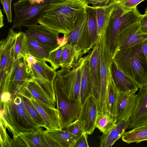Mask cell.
Returning a JSON list of instances; mask_svg holds the SVG:
<instances>
[{
  "mask_svg": "<svg viewBox=\"0 0 147 147\" xmlns=\"http://www.w3.org/2000/svg\"><path fill=\"white\" fill-rule=\"evenodd\" d=\"M88 5L82 0H68L48 11L40 18L38 23L63 34L70 32L78 24Z\"/></svg>",
  "mask_w": 147,
  "mask_h": 147,
  "instance_id": "1",
  "label": "cell"
},
{
  "mask_svg": "<svg viewBox=\"0 0 147 147\" xmlns=\"http://www.w3.org/2000/svg\"><path fill=\"white\" fill-rule=\"evenodd\" d=\"M1 105L2 108L1 110L0 119L13 137L40 127L28 113L21 95L12 96L9 100Z\"/></svg>",
  "mask_w": 147,
  "mask_h": 147,
  "instance_id": "2",
  "label": "cell"
},
{
  "mask_svg": "<svg viewBox=\"0 0 147 147\" xmlns=\"http://www.w3.org/2000/svg\"><path fill=\"white\" fill-rule=\"evenodd\" d=\"M34 79L25 58L14 61L5 74L0 76V103L7 101L13 95L25 96L28 85Z\"/></svg>",
  "mask_w": 147,
  "mask_h": 147,
  "instance_id": "3",
  "label": "cell"
},
{
  "mask_svg": "<svg viewBox=\"0 0 147 147\" xmlns=\"http://www.w3.org/2000/svg\"><path fill=\"white\" fill-rule=\"evenodd\" d=\"M121 70L141 87L147 85V62L141 44L115 51L112 57Z\"/></svg>",
  "mask_w": 147,
  "mask_h": 147,
  "instance_id": "4",
  "label": "cell"
},
{
  "mask_svg": "<svg viewBox=\"0 0 147 147\" xmlns=\"http://www.w3.org/2000/svg\"><path fill=\"white\" fill-rule=\"evenodd\" d=\"M68 0H42L39 4L29 3L28 1L13 4L14 16L12 28L22 26L28 28L38 23L40 17L50 10L58 7Z\"/></svg>",
  "mask_w": 147,
  "mask_h": 147,
  "instance_id": "5",
  "label": "cell"
},
{
  "mask_svg": "<svg viewBox=\"0 0 147 147\" xmlns=\"http://www.w3.org/2000/svg\"><path fill=\"white\" fill-rule=\"evenodd\" d=\"M142 15L137 7L128 8L121 6L117 3L105 31L107 43L113 55L115 50L116 42L119 33L126 28L140 22Z\"/></svg>",
  "mask_w": 147,
  "mask_h": 147,
  "instance_id": "6",
  "label": "cell"
},
{
  "mask_svg": "<svg viewBox=\"0 0 147 147\" xmlns=\"http://www.w3.org/2000/svg\"><path fill=\"white\" fill-rule=\"evenodd\" d=\"M98 45L101 85L98 111L99 114H110L107 92L109 81L112 78L111 66L113 55L107 43L105 31L100 36Z\"/></svg>",
  "mask_w": 147,
  "mask_h": 147,
  "instance_id": "7",
  "label": "cell"
},
{
  "mask_svg": "<svg viewBox=\"0 0 147 147\" xmlns=\"http://www.w3.org/2000/svg\"><path fill=\"white\" fill-rule=\"evenodd\" d=\"M53 82L56 100L57 109L59 112L63 129L77 119L82 104L80 100H75L68 98L56 72Z\"/></svg>",
  "mask_w": 147,
  "mask_h": 147,
  "instance_id": "8",
  "label": "cell"
},
{
  "mask_svg": "<svg viewBox=\"0 0 147 147\" xmlns=\"http://www.w3.org/2000/svg\"><path fill=\"white\" fill-rule=\"evenodd\" d=\"M83 57L77 65L71 69L61 68L56 71L62 87L70 99L80 100L81 66Z\"/></svg>",
  "mask_w": 147,
  "mask_h": 147,
  "instance_id": "9",
  "label": "cell"
},
{
  "mask_svg": "<svg viewBox=\"0 0 147 147\" xmlns=\"http://www.w3.org/2000/svg\"><path fill=\"white\" fill-rule=\"evenodd\" d=\"M147 39V34L141 30L140 21L139 22L123 30L119 33L116 42L115 51L141 44Z\"/></svg>",
  "mask_w": 147,
  "mask_h": 147,
  "instance_id": "10",
  "label": "cell"
},
{
  "mask_svg": "<svg viewBox=\"0 0 147 147\" xmlns=\"http://www.w3.org/2000/svg\"><path fill=\"white\" fill-rule=\"evenodd\" d=\"M25 33L27 37L33 38L45 45L51 51L59 46L57 42L59 33L42 25L28 27Z\"/></svg>",
  "mask_w": 147,
  "mask_h": 147,
  "instance_id": "11",
  "label": "cell"
},
{
  "mask_svg": "<svg viewBox=\"0 0 147 147\" xmlns=\"http://www.w3.org/2000/svg\"><path fill=\"white\" fill-rule=\"evenodd\" d=\"M98 114L96 103L94 97L91 95L82 105L77 118L87 134H91L93 133Z\"/></svg>",
  "mask_w": 147,
  "mask_h": 147,
  "instance_id": "12",
  "label": "cell"
},
{
  "mask_svg": "<svg viewBox=\"0 0 147 147\" xmlns=\"http://www.w3.org/2000/svg\"><path fill=\"white\" fill-rule=\"evenodd\" d=\"M17 32L10 28L6 38L0 42V72L6 74L15 61L14 46Z\"/></svg>",
  "mask_w": 147,
  "mask_h": 147,
  "instance_id": "13",
  "label": "cell"
},
{
  "mask_svg": "<svg viewBox=\"0 0 147 147\" xmlns=\"http://www.w3.org/2000/svg\"><path fill=\"white\" fill-rule=\"evenodd\" d=\"M135 92H125L118 91L114 118L116 121L129 119L135 108L137 99Z\"/></svg>",
  "mask_w": 147,
  "mask_h": 147,
  "instance_id": "14",
  "label": "cell"
},
{
  "mask_svg": "<svg viewBox=\"0 0 147 147\" xmlns=\"http://www.w3.org/2000/svg\"><path fill=\"white\" fill-rule=\"evenodd\" d=\"M28 98L45 122L46 130L51 131L62 129L61 118L59 112L57 109L46 105L36 99L32 96Z\"/></svg>",
  "mask_w": 147,
  "mask_h": 147,
  "instance_id": "15",
  "label": "cell"
},
{
  "mask_svg": "<svg viewBox=\"0 0 147 147\" xmlns=\"http://www.w3.org/2000/svg\"><path fill=\"white\" fill-rule=\"evenodd\" d=\"M139 88L136 106L129 119L128 128L147 124V85Z\"/></svg>",
  "mask_w": 147,
  "mask_h": 147,
  "instance_id": "16",
  "label": "cell"
},
{
  "mask_svg": "<svg viewBox=\"0 0 147 147\" xmlns=\"http://www.w3.org/2000/svg\"><path fill=\"white\" fill-rule=\"evenodd\" d=\"M25 59L34 79L42 83L53 82L56 71L49 66L46 61L38 60L28 53Z\"/></svg>",
  "mask_w": 147,
  "mask_h": 147,
  "instance_id": "17",
  "label": "cell"
},
{
  "mask_svg": "<svg viewBox=\"0 0 147 147\" xmlns=\"http://www.w3.org/2000/svg\"><path fill=\"white\" fill-rule=\"evenodd\" d=\"M67 40V44L75 45L88 52V34L87 18L86 12L78 24L68 33L63 34Z\"/></svg>",
  "mask_w": 147,
  "mask_h": 147,
  "instance_id": "18",
  "label": "cell"
},
{
  "mask_svg": "<svg viewBox=\"0 0 147 147\" xmlns=\"http://www.w3.org/2000/svg\"><path fill=\"white\" fill-rule=\"evenodd\" d=\"M89 53L90 73L92 84V95L95 100L98 109L100 102L101 85L98 43Z\"/></svg>",
  "mask_w": 147,
  "mask_h": 147,
  "instance_id": "19",
  "label": "cell"
},
{
  "mask_svg": "<svg viewBox=\"0 0 147 147\" xmlns=\"http://www.w3.org/2000/svg\"><path fill=\"white\" fill-rule=\"evenodd\" d=\"M111 77L114 83L119 92H135L139 86L131 78L125 74L112 59L111 66Z\"/></svg>",
  "mask_w": 147,
  "mask_h": 147,
  "instance_id": "20",
  "label": "cell"
},
{
  "mask_svg": "<svg viewBox=\"0 0 147 147\" xmlns=\"http://www.w3.org/2000/svg\"><path fill=\"white\" fill-rule=\"evenodd\" d=\"M90 54L83 57L81 66L80 100L82 105L92 95V84L90 73Z\"/></svg>",
  "mask_w": 147,
  "mask_h": 147,
  "instance_id": "21",
  "label": "cell"
},
{
  "mask_svg": "<svg viewBox=\"0 0 147 147\" xmlns=\"http://www.w3.org/2000/svg\"><path fill=\"white\" fill-rule=\"evenodd\" d=\"M129 123V119H122L117 121L110 130L99 137L100 140V147L112 146L128 128Z\"/></svg>",
  "mask_w": 147,
  "mask_h": 147,
  "instance_id": "22",
  "label": "cell"
},
{
  "mask_svg": "<svg viewBox=\"0 0 147 147\" xmlns=\"http://www.w3.org/2000/svg\"><path fill=\"white\" fill-rule=\"evenodd\" d=\"M84 52L75 45L66 44L63 46L60 67L71 69L76 66L85 54Z\"/></svg>",
  "mask_w": 147,
  "mask_h": 147,
  "instance_id": "23",
  "label": "cell"
},
{
  "mask_svg": "<svg viewBox=\"0 0 147 147\" xmlns=\"http://www.w3.org/2000/svg\"><path fill=\"white\" fill-rule=\"evenodd\" d=\"M86 13L87 18L88 52L98 44L100 37L97 34L96 13L94 7L87 5L86 7Z\"/></svg>",
  "mask_w": 147,
  "mask_h": 147,
  "instance_id": "24",
  "label": "cell"
},
{
  "mask_svg": "<svg viewBox=\"0 0 147 147\" xmlns=\"http://www.w3.org/2000/svg\"><path fill=\"white\" fill-rule=\"evenodd\" d=\"M116 3L115 0H111L105 6L94 7L96 13L97 34L99 37L106 31L112 12Z\"/></svg>",
  "mask_w": 147,
  "mask_h": 147,
  "instance_id": "25",
  "label": "cell"
},
{
  "mask_svg": "<svg viewBox=\"0 0 147 147\" xmlns=\"http://www.w3.org/2000/svg\"><path fill=\"white\" fill-rule=\"evenodd\" d=\"M27 43L28 54L38 60L49 62L50 55L52 51L49 48L30 38L27 37Z\"/></svg>",
  "mask_w": 147,
  "mask_h": 147,
  "instance_id": "26",
  "label": "cell"
},
{
  "mask_svg": "<svg viewBox=\"0 0 147 147\" xmlns=\"http://www.w3.org/2000/svg\"><path fill=\"white\" fill-rule=\"evenodd\" d=\"M28 89L36 99L50 107L55 108L56 103L50 97L38 81L34 78L29 82Z\"/></svg>",
  "mask_w": 147,
  "mask_h": 147,
  "instance_id": "27",
  "label": "cell"
},
{
  "mask_svg": "<svg viewBox=\"0 0 147 147\" xmlns=\"http://www.w3.org/2000/svg\"><path fill=\"white\" fill-rule=\"evenodd\" d=\"M45 132L57 142L60 147H72L78 138L65 129L51 131L46 130Z\"/></svg>",
  "mask_w": 147,
  "mask_h": 147,
  "instance_id": "28",
  "label": "cell"
},
{
  "mask_svg": "<svg viewBox=\"0 0 147 147\" xmlns=\"http://www.w3.org/2000/svg\"><path fill=\"white\" fill-rule=\"evenodd\" d=\"M123 142L128 144L147 140V124L137 127L125 132L121 137Z\"/></svg>",
  "mask_w": 147,
  "mask_h": 147,
  "instance_id": "29",
  "label": "cell"
},
{
  "mask_svg": "<svg viewBox=\"0 0 147 147\" xmlns=\"http://www.w3.org/2000/svg\"><path fill=\"white\" fill-rule=\"evenodd\" d=\"M44 131L40 127L33 131L21 133L19 135L27 147H42Z\"/></svg>",
  "mask_w": 147,
  "mask_h": 147,
  "instance_id": "30",
  "label": "cell"
},
{
  "mask_svg": "<svg viewBox=\"0 0 147 147\" xmlns=\"http://www.w3.org/2000/svg\"><path fill=\"white\" fill-rule=\"evenodd\" d=\"M27 38L25 33L17 32L14 49L15 61L22 57L25 58L28 53Z\"/></svg>",
  "mask_w": 147,
  "mask_h": 147,
  "instance_id": "31",
  "label": "cell"
},
{
  "mask_svg": "<svg viewBox=\"0 0 147 147\" xmlns=\"http://www.w3.org/2000/svg\"><path fill=\"white\" fill-rule=\"evenodd\" d=\"M117 122L114 117L109 114H98L96 120L95 127L103 134H106L115 125Z\"/></svg>",
  "mask_w": 147,
  "mask_h": 147,
  "instance_id": "32",
  "label": "cell"
},
{
  "mask_svg": "<svg viewBox=\"0 0 147 147\" xmlns=\"http://www.w3.org/2000/svg\"><path fill=\"white\" fill-rule=\"evenodd\" d=\"M118 94V91L111 78L109 80L108 84L107 102L110 114L113 117H114Z\"/></svg>",
  "mask_w": 147,
  "mask_h": 147,
  "instance_id": "33",
  "label": "cell"
},
{
  "mask_svg": "<svg viewBox=\"0 0 147 147\" xmlns=\"http://www.w3.org/2000/svg\"><path fill=\"white\" fill-rule=\"evenodd\" d=\"M21 96L24 106L33 121L40 127L45 128V122L30 99L26 97Z\"/></svg>",
  "mask_w": 147,
  "mask_h": 147,
  "instance_id": "34",
  "label": "cell"
},
{
  "mask_svg": "<svg viewBox=\"0 0 147 147\" xmlns=\"http://www.w3.org/2000/svg\"><path fill=\"white\" fill-rule=\"evenodd\" d=\"M63 46H59L52 51L49 57V62L51 67L56 71L60 67V63L62 53Z\"/></svg>",
  "mask_w": 147,
  "mask_h": 147,
  "instance_id": "35",
  "label": "cell"
},
{
  "mask_svg": "<svg viewBox=\"0 0 147 147\" xmlns=\"http://www.w3.org/2000/svg\"><path fill=\"white\" fill-rule=\"evenodd\" d=\"M64 129L78 137L85 132L81 123L78 119L69 124Z\"/></svg>",
  "mask_w": 147,
  "mask_h": 147,
  "instance_id": "36",
  "label": "cell"
},
{
  "mask_svg": "<svg viewBox=\"0 0 147 147\" xmlns=\"http://www.w3.org/2000/svg\"><path fill=\"white\" fill-rule=\"evenodd\" d=\"M7 127L3 124L0 119V141L1 147H9L12 139L11 138L6 131Z\"/></svg>",
  "mask_w": 147,
  "mask_h": 147,
  "instance_id": "37",
  "label": "cell"
},
{
  "mask_svg": "<svg viewBox=\"0 0 147 147\" xmlns=\"http://www.w3.org/2000/svg\"><path fill=\"white\" fill-rule=\"evenodd\" d=\"M12 1V0H0L3 6L4 11L6 14L8 22L10 23L12 22L11 3Z\"/></svg>",
  "mask_w": 147,
  "mask_h": 147,
  "instance_id": "38",
  "label": "cell"
},
{
  "mask_svg": "<svg viewBox=\"0 0 147 147\" xmlns=\"http://www.w3.org/2000/svg\"><path fill=\"white\" fill-rule=\"evenodd\" d=\"M145 0H115L120 5L130 9L136 7L137 5Z\"/></svg>",
  "mask_w": 147,
  "mask_h": 147,
  "instance_id": "39",
  "label": "cell"
},
{
  "mask_svg": "<svg viewBox=\"0 0 147 147\" xmlns=\"http://www.w3.org/2000/svg\"><path fill=\"white\" fill-rule=\"evenodd\" d=\"M87 134L85 132L78 137L72 147H89L87 141Z\"/></svg>",
  "mask_w": 147,
  "mask_h": 147,
  "instance_id": "40",
  "label": "cell"
},
{
  "mask_svg": "<svg viewBox=\"0 0 147 147\" xmlns=\"http://www.w3.org/2000/svg\"><path fill=\"white\" fill-rule=\"evenodd\" d=\"M42 147H60V146L57 142L45 132Z\"/></svg>",
  "mask_w": 147,
  "mask_h": 147,
  "instance_id": "41",
  "label": "cell"
},
{
  "mask_svg": "<svg viewBox=\"0 0 147 147\" xmlns=\"http://www.w3.org/2000/svg\"><path fill=\"white\" fill-rule=\"evenodd\" d=\"M88 5L92 4L93 7H95L104 6L107 5L111 0H82Z\"/></svg>",
  "mask_w": 147,
  "mask_h": 147,
  "instance_id": "42",
  "label": "cell"
},
{
  "mask_svg": "<svg viewBox=\"0 0 147 147\" xmlns=\"http://www.w3.org/2000/svg\"><path fill=\"white\" fill-rule=\"evenodd\" d=\"M27 147L26 144L19 135L13 137L9 146V147Z\"/></svg>",
  "mask_w": 147,
  "mask_h": 147,
  "instance_id": "43",
  "label": "cell"
},
{
  "mask_svg": "<svg viewBox=\"0 0 147 147\" xmlns=\"http://www.w3.org/2000/svg\"><path fill=\"white\" fill-rule=\"evenodd\" d=\"M140 23L141 30L144 33L147 34V15H143Z\"/></svg>",
  "mask_w": 147,
  "mask_h": 147,
  "instance_id": "44",
  "label": "cell"
},
{
  "mask_svg": "<svg viewBox=\"0 0 147 147\" xmlns=\"http://www.w3.org/2000/svg\"><path fill=\"white\" fill-rule=\"evenodd\" d=\"M58 44L59 47H63L67 44V40L66 37L63 36L61 38H59L57 40Z\"/></svg>",
  "mask_w": 147,
  "mask_h": 147,
  "instance_id": "45",
  "label": "cell"
},
{
  "mask_svg": "<svg viewBox=\"0 0 147 147\" xmlns=\"http://www.w3.org/2000/svg\"><path fill=\"white\" fill-rule=\"evenodd\" d=\"M142 52L147 62V39L141 44Z\"/></svg>",
  "mask_w": 147,
  "mask_h": 147,
  "instance_id": "46",
  "label": "cell"
},
{
  "mask_svg": "<svg viewBox=\"0 0 147 147\" xmlns=\"http://www.w3.org/2000/svg\"><path fill=\"white\" fill-rule=\"evenodd\" d=\"M3 15L2 10L1 9H0V28H1L4 26V24H3Z\"/></svg>",
  "mask_w": 147,
  "mask_h": 147,
  "instance_id": "47",
  "label": "cell"
},
{
  "mask_svg": "<svg viewBox=\"0 0 147 147\" xmlns=\"http://www.w3.org/2000/svg\"><path fill=\"white\" fill-rule=\"evenodd\" d=\"M30 0H18L17 1V2H24L25 1H28Z\"/></svg>",
  "mask_w": 147,
  "mask_h": 147,
  "instance_id": "48",
  "label": "cell"
},
{
  "mask_svg": "<svg viewBox=\"0 0 147 147\" xmlns=\"http://www.w3.org/2000/svg\"><path fill=\"white\" fill-rule=\"evenodd\" d=\"M144 14L147 15V7L145 9V12Z\"/></svg>",
  "mask_w": 147,
  "mask_h": 147,
  "instance_id": "49",
  "label": "cell"
}]
</instances>
